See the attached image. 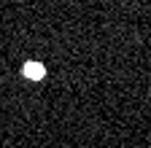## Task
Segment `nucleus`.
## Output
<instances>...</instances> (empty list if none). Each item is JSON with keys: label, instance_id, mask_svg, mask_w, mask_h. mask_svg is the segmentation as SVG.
I'll list each match as a JSON object with an SVG mask.
<instances>
[{"label": "nucleus", "instance_id": "obj_1", "mask_svg": "<svg viewBox=\"0 0 151 148\" xmlns=\"http://www.w3.org/2000/svg\"><path fill=\"white\" fill-rule=\"evenodd\" d=\"M22 73L27 78H43V65H38V62H27L22 67Z\"/></svg>", "mask_w": 151, "mask_h": 148}]
</instances>
